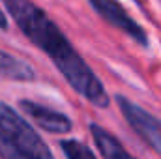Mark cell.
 Wrapping results in <instances>:
<instances>
[{
	"label": "cell",
	"mask_w": 161,
	"mask_h": 159,
	"mask_svg": "<svg viewBox=\"0 0 161 159\" xmlns=\"http://www.w3.org/2000/svg\"><path fill=\"white\" fill-rule=\"evenodd\" d=\"M21 32L53 60L68 84L96 107H109L103 84L80 58L56 23L32 0H2Z\"/></svg>",
	"instance_id": "6da1fadb"
},
{
	"label": "cell",
	"mask_w": 161,
	"mask_h": 159,
	"mask_svg": "<svg viewBox=\"0 0 161 159\" xmlns=\"http://www.w3.org/2000/svg\"><path fill=\"white\" fill-rule=\"evenodd\" d=\"M0 157L2 159H54L36 129L0 101Z\"/></svg>",
	"instance_id": "7a4b0ae2"
},
{
	"label": "cell",
	"mask_w": 161,
	"mask_h": 159,
	"mask_svg": "<svg viewBox=\"0 0 161 159\" xmlns=\"http://www.w3.org/2000/svg\"><path fill=\"white\" fill-rule=\"evenodd\" d=\"M116 101L120 105V111H122V114H124V118H125V122L131 125V129L152 150H156L161 156V120L152 116L142 107L135 105L133 101H129L124 96H118Z\"/></svg>",
	"instance_id": "3957f363"
},
{
	"label": "cell",
	"mask_w": 161,
	"mask_h": 159,
	"mask_svg": "<svg viewBox=\"0 0 161 159\" xmlns=\"http://www.w3.org/2000/svg\"><path fill=\"white\" fill-rule=\"evenodd\" d=\"M88 2L94 8V11L99 17H103L109 25H113L127 38L137 41L141 47H148V38L144 28L133 17H129V13L125 11V8H122V4H118L116 0H88Z\"/></svg>",
	"instance_id": "277c9868"
},
{
	"label": "cell",
	"mask_w": 161,
	"mask_h": 159,
	"mask_svg": "<svg viewBox=\"0 0 161 159\" xmlns=\"http://www.w3.org/2000/svg\"><path fill=\"white\" fill-rule=\"evenodd\" d=\"M19 107L28 118L34 120V123H38L41 129H45L49 133H68L71 129V120L66 114L56 112V111L41 105V103L23 99L19 103Z\"/></svg>",
	"instance_id": "5b68a950"
},
{
	"label": "cell",
	"mask_w": 161,
	"mask_h": 159,
	"mask_svg": "<svg viewBox=\"0 0 161 159\" xmlns=\"http://www.w3.org/2000/svg\"><path fill=\"white\" fill-rule=\"evenodd\" d=\"M90 131H92V137L96 140L97 150L101 152V156L105 159H135L133 156L127 154V150L122 146L120 140L113 133H109L107 129L99 127L97 123H92Z\"/></svg>",
	"instance_id": "8992f818"
},
{
	"label": "cell",
	"mask_w": 161,
	"mask_h": 159,
	"mask_svg": "<svg viewBox=\"0 0 161 159\" xmlns=\"http://www.w3.org/2000/svg\"><path fill=\"white\" fill-rule=\"evenodd\" d=\"M0 75L11 80H21V82L32 80L36 77L30 64H26L25 60H21L9 52H4V51H0Z\"/></svg>",
	"instance_id": "52a82bcc"
},
{
	"label": "cell",
	"mask_w": 161,
	"mask_h": 159,
	"mask_svg": "<svg viewBox=\"0 0 161 159\" xmlns=\"http://www.w3.org/2000/svg\"><path fill=\"white\" fill-rule=\"evenodd\" d=\"M60 148L66 154V159H97L86 144H82L80 140H75V139L62 140Z\"/></svg>",
	"instance_id": "ba28073f"
},
{
	"label": "cell",
	"mask_w": 161,
	"mask_h": 159,
	"mask_svg": "<svg viewBox=\"0 0 161 159\" xmlns=\"http://www.w3.org/2000/svg\"><path fill=\"white\" fill-rule=\"evenodd\" d=\"M6 28H8V17L0 8V30H6Z\"/></svg>",
	"instance_id": "9c48e42d"
}]
</instances>
